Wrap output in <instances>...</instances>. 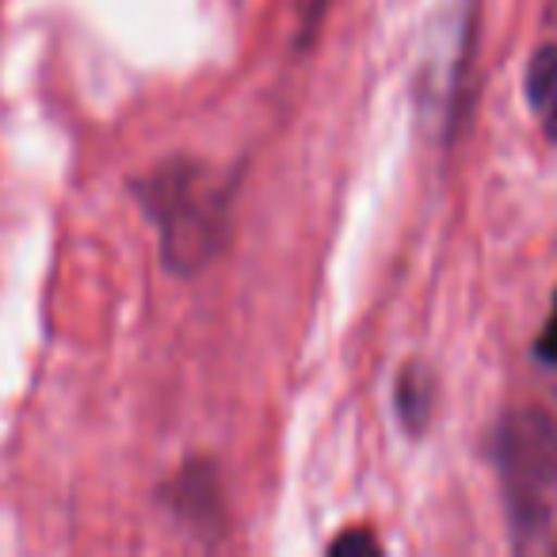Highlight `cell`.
Returning a JSON list of instances; mask_svg holds the SVG:
<instances>
[{
	"instance_id": "4",
	"label": "cell",
	"mask_w": 557,
	"mask_h": 557,
	"mask_svg": "<svg viewBox=\"0 0 557 557\" xmlns=\"http://www.w3.org/2000/svg\"><path fill=\"white\" fill-rule=\"evenodd\" d=\"M527 108L534 111L542 134L549 141H557V42H546L531 54L523 77Z\"/></svg>"
},
{
	"instance_id": "7",
	"label": "cell",
	"mask_w": 557,
	"mask_h": 557,
	"mask_svg": "<svg viewBox=\"0 0 557 557\" xmlns=\"http://www.w3.org/2000/svg\"><path fill=\"white\" fill-rule=\"evenodd\" d=\"M539 359L554 371V379H557V310H554V318H549L546 333L539 336Z\"/></svg>"
},
{
	"instance_id": "1",
	"label": "cell",
	"mask_w": 557,
	"mask_h": 557,
	"mask_svg": "<svg viewBox=\"0 0 557 557\" xmlns=\"http://www.w3.org/2000/svg\"><path fill=\"white\" fill-rule=\"evenodd\" d=\"M496 478L511 546L519 554L557 549V420L516 409L496 428Z\"/></svg>"
},
{
	"instance_id": "5",
	"label": "cell",
	"mask_w": 557,
	"mask_h": 557,
	"mask_svg": "<svg viewBox=\"0 0 557 557\" xmlns=\"http://www.w3.org/2000/svg\"><path fill=\"white\" fill-rule=\"evenodd\" d=\"M394 401H397L401 424L409 428V432H424L428 420H432V409H435V374L428 371L424 363H409L401 374H397Z\"/></svg>"
},
{
	"instance_id": "3",
	"label": "cell",
	"mask_w": 557,
	"mask_h": 557,
	"mask_svg": "<svg viewBox=\"0 0 557 557\" xmlns=\"http://www.w3.org/2000/svg\"><path fill=\"white\" fill-rule=\"evenodd\" d=\"M473 0H443L440 9V32L432 39V62H428V88H424V103L435 108L440 126H447V111L455 108V96L462 88V73H466V58L473 54Z\"/></svg>"
},
{
	"instance_id": "2",
	"label": "cell",
	"mask_w": 557,
	"mask_h": 557,
	"mask_svg": "<svg viewBox=\"0 0 557 557\" xmlns=\"http://www.w3.org/2000/svg\"><path fill=\"white\" fill-rule=\"evenodd\" d=\"M138 199L161 233V256L176 271H199L225 240L230 191L199 161H164L138 184Z\"/></svg>"
},
{
	"instance_id": "6",
	"label": "cell",
	"mask_w": 557,
	"mask_h": 557,
	"mask_svg": "<svg viewBox=\"0 0 557 557\" xmlns=\"http://www.w3.org/2000/svg\"><path fill=\"white\" fill-rule=\"evenodd\" d=\"M356 549H367V554H382V542L374 534H344V539L333 542V554H356Z\"/></svg>"
}]
</instances>
